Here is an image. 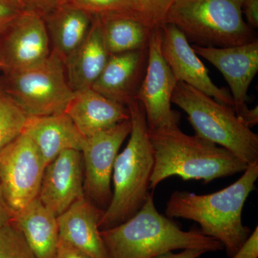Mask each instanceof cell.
<instances>
[{"label": "cell", "mask_w": 258, "mask_h": 258, "mask_svg": "<svg viewBox=\"0 0 258 258\" xmlns=\"http://www.w3.org/2000/svg\"><path fill=\"white\" fill-rule=\"evenodd\" d=\"M56 258H92L79 249L59 240Z\"/></svg>", "instance_id": "31"}, {"label": "cell", "mask_w": 258, "mask_h": 258, "mask_svg": "<svg viewBox=\"0 0 258 258\" xmlns=\"http://www.w3.org/2000/svg\"><path fill=\"white\" fill-rule=\"evenodd\" d=\"M64 113L84 138L130 118L128 107L102 96L92 88L75 92Z\"/></svg>", "instance_id": "17"}, {"label": "cell", "mask_w": 258, "mask_h": 258, "mask_svg": "<svg viewBox=\"0 0 258 258\" xmlns=\"http://www.w3.org/2000/svg\"><path fill=\"white\" fill-rule=\"evenodd\" d=\"M197 55L216 67L230 86L234 111L238 114L247 107V91L258 71V40L227 47L192 45Z\"/></svg>", "instance_id": "13"}, {"label": "cell", "mask_w": 258, "mask_h": 258, "mask_svg": "<svg viewBox=\"0 0 258 258\" xmlns=\"http://www.w3.org/2000/svg\"><path fill=\"white\" fill-rule=\"evenodd\" d=\"M23 132L35 144L46 166L64 151L81 152L86 139L66 113L29 116Z\"/></svg>", "instance_id": "18"}, {"label": "cell", "mask_w": 258, "mask_h": 258, "mask_svg": "<svg viewBox=\"0 0 258 258\" xmlns=\"http://www.w3.org/2000/svg\"><path fill=\"white\" fill-rule=\"evenodd\" d=\"M127 107L132 131L128 144L115 159L112 174L113 195L100 221V230L111 228L133 217L149 194L154 157L145 111L137 100Z\"/></svg>", "instance_id": "4"}, {"label": "cell", "mask_w": 258, "mask_h": 258, "mask_svg": "<svg viewBox=\"0 0 258 258\" xmlns=\"http://www.w3.org/2000/svg\"><path fill=\"white\" fill-rule=\"evenodd\" d=\"M102 33L110 55L149 47L156 25L137 17L109 15L100 18Z\"/></svg>", "instance_id": "22"}, {"label": "cell", "mask_w": 258, "mask_h": 258, "mask_svg": "<svg viewBox=\"0 0 258 258\" xmlns=\"http://www.w3.org/2000/svg\"><path fill=\"white\" fill-rule=\"evenodd\" d=\"M162 32L155 27L149 45L147 71L136 100L144 107L149 130L179 126V113L171 109L178 81L161 52Z\"/></svg>", "instance_id": "10"}, {"label": "cell", "mask_w": 258, "mask_h": 258, "mask_svg": "<svg viewBox=\"0 0 258 258\" xmlns=\"http://www.w3.org/2000/svg\"><path fill=\"white\" fill-rule=\"evenodd\" d=\"M161 28V52L177 81L233 109L232 95L225 88L217 87L212 82L208 70L199 58L184 33L169 23L164 24Z\"/></svg>", "instance_id": "12"}, {"label": "cell", "mask_w": 258, "mask_h": 258, "mask_svg": "<svg viewBox=\"0 0 258 258\" xmlns=\"http://www.w3.org/2000/svg\"><path fill=\"white\" fill-rule=\"evenodd\" d=\"M103 210L86 195L57 217L60 240L92 258H108L99 223Z\"/></svg>", "instance_id": "16"}, {"label": "cell", "mask_w": 258, "mask_h": 258, "mask_svg": "<svg viewBox=\"0 0 258 258\" xmlns=\"http://www.w3.org/2000/svg\"><path fill=\"white\" fill-rule=\"evenodd\" d=\"M156 26L165 23L166 15L177 0H136Z\"/></svg>", "instance_id": "26"}, {"label": "cell", "mask_w": 258, "mask_h": 258, "mask_svg": "<svg viewBox=\"0 0 258 258\" xmlns=\"http://www.w3.org/2000/svg\"><path fill=\"white\" fill-rule=\"evenodd\" d=\"M244 0H177L166 15L188 41L203 47H227L255 40L242 14ZM164 23V24H165Z\"/></svg>", "instance_id": "5"}, {"label": "cell", "mask_w": 258, "mask_h": 258, "mask_svg": "<svg viewBox=\"0 0 258 258\" xmlns=\"http://www.w3.org/2000/svg\"><path fill=\"white\" fill-rule=\"evenodd\" d=\"M11 222L22 232L35 258H56L60 240L57 216L38 198L13 214Z\"/></svg>", "instance_id": "20"}, {"label": "cell", "mask_w": 258, "mask_h": 258, "mask_svg": "<svg viewBox=\"0 0 258 258\" xmlns=\"http://www.w3.org/2000/svg\"><path fill=\"white\" fill-rule=\"evenodd\" d=\"M258 161L249 164L243 174L227 187L208 195L175 191L166 204V216L193 220L204 235L221 242L232 257L252 231L242 220L244 203L255 189Z\"/></svg>", "instance_id": "1"}, {"label": "cell", "mask_w": 258, "mask_h": 258, "mask_svg": "<svg viewBox=\"0 0 258 258\" xmlns=\"http://www.w3.org/2000/svg\"><path fill=\"white\" fill-rule=\"evenodd\" d=\"M154 164L149 189L173 176L184 180H213L244 172L248 164L225 148L173 128L149 130Z\"/></svg>", "instance_id": "3"}, {"label": "cell", "mask_w": 258, "mask_h": 258, "mask_svg": "<svg viewBox=\"0 0 258 258\" xmlns=\"http://www.w3.org/2000/svg\"><path fill=\"white\" fill-rule=\"evenodd\" d=\"M205 253L207 252L202 249H183L182 252L179 253H174L171 251L153 258H199Z\"/></svg>", "instance_id": "33"}, {"label": "cell", "mask_w": 258, "mask_h": 258, "mask_svg": "<svg viewBox=\"0 0 258 258\" xmlns=\"http://www.w3.org/2000/svg\"><path fill=\"white\" fill-rule=\"evenodd\" d=\"M258 257V227L252 231L243 245L231 258Z\"/></svg>", "instance_id": "29"}, {"label": "cell", "mask_w": 258, "mask_h": 258, "mask_svg": "<svg viewBox=\"0 0 258 258\" xmlns=\"http://www.w3.org/2000/svg\"><path fill=\"white\" fill-rule=\"evenodd\" d=\"M242 14L252 30L258 28V0H244Z\"/></svg>", "instance_id": "30"}, {"label": "cell", "mask_w": 258, "mask_h": 258, "mask_svg": "<svg viewBox=\"0 0 258 258\" xmlns=\"http://www.w3.org/2000/svg\"><path fill=\"white\" fill-rule=\"evenodd\" d=\"M101 235L108 258H153L176 249H199L206 252L224 249L221 242L199 230L184 231L157 211L149 192L133 217Z\"/></svg>", "instance_id": "2"}, {"label": "cell", "mask_w": 258, "mask_h": 258, "mask_svg": "<svg viewBox=\"0 0 258 258\" xmlns=\"http://www.w3.org/2000/svg\"><path fill=\"white\" fill-rule=\"evenodd\" d=\"M23 13H31L40 18L53 11L64 3V0H14Z\"/></svg>", "instance_id": "27"}, {"label": "cell", "mask_w": 258, "mask_h": 258, "mask_svg": "<svg viewBox=\"0 0 258 258\" xmlns=\"http://www.w3.org/2000/svg\"><path fill=\"white\" fill-rule=\"evenodd\" d=\"M0 258H35L23 234L12 222L0 225Z\"/></svg>", "instance_id": "25"}, {"label": "cell", "mask_w": 258, "mask_h": 258, "mask_svg": "<svg viewBox=\"0 0 258 258\" xmlns=\"http://www.w3.org/2000/svg\"><path fill=\"white\" fill-rule=\"evenodd\" d=\"M84 196L82 154L64 151L45 167L37 198L57 217Z\"/></svg>", "instance_id": "14"}, {"label": "cell", "mask_w": 258, "mask_h": 258, "mask_svg": "<svg viewBox=\"0 0 258 258\" xmlns=\"http://www.w3.org/2000/svg\"><path fill=\"white\" fill-rule=\"evenodd\" d=\"M23 13L14 0H0V34Z\"/></svg>", "instance_id": "28"}, {"label": "cell", "mask_w": 258, "mask_h": 258, "mask_svg": "<svg viewBox=\"0 0 258 258\" xmlns=\"http://www.w3.org/2000/svg\"><path fill=\"white\" fill-rule=\"evenodd\" d=\"M149 47L110 55L93 90L127 106L135 101L148 64Z\"/></svg>", "instance_id": "15"}, {"label": "cell", "mask_w": 258, "mask_h": 258, "mask_svg": "<svg viewBox=\"0 0 258 258\" xmlns=\"http://www.w3.org/2000/svg\"><path fill=\"white\" fill-rule=\"evenodd\" d=\"M30 115L0 87V152L23 133Z\"/></svg>", "instance_id": "23"}, {"label": "cell", "mask_w": 258, "mask_h": 258, "mask_svg": "<svg viewBox=\"0 0 258 258\" xmlns=\"http://www.w3.org/2000/svg\"><path fill=\"white\" fill-rule=\"evenodd\" d=\"M99 17H93L87 36L64 62L69 86L74 92L91 88L109 59Z\"/></svg>", "instance_id": "19"}, {"label": "cell", "mask_w": 258, "mask_h": 258, "mask_svg": "<svg viewBox=\"0 0 258 258\" xmlns=\"http://www.w3.org/2000/svg\"><path fill=\"white\" fill-rule=\"evenodd\" d=\"M13 218V213L10 211L0 186V225L10 223Z\"/></svg>", "instance_id": "34"}, {"label": "cell", "mask_w": 258, "mask_h": 258, "mask_svg": "<svg viewBox=\"0 0 258 258\" xmlns=\"http://www.w3.org/2000/svg\"><path fill=\"white\" fill-rule=\"evenodd\" d=\"M42 19L50 39L51 52L64 63L87 36L93 17L64 3Z\"/></svg>", "instance_id": "21"}, {"label": "cell", "mask_w": 258, "mask_h": 258, "mask_svg": "<svg viewBox=\"0 0 258 258\" xmlns=\"http://www.w3.org/2000/svg\"><path fill=\"white\" fill-rule=\"evenodd\" d=\"M236 115L242 124L251 129L258 123V107L250 109L247 106Z\"/></svg>", "instance_id": "32"}, {"label": "cell", "mask_w": 258, "mask_h": 258, "mask_svg": "<svg viewBox=\"0 0 258 258\" xmlns=\"http://www.w3.org/2000/svg\"><path fill=\"white\" fill-rule=\"evenodd\" d=\"M64 2L93 17L130 15L152 23L136 0H64Z\"/></svg>", "instance_id": "24"}, {"label": "cell", "mask_w": 258, "mask_h": 258, "mask_svg": "<svg viewBox=\"0 0 258 258\" xmlns=\"http://www.w3.org/2000/svg\"><path fill=\"white\" fill-rule=\"evenodd\" d=\"M50 52L45 22L36 15L23 13L0 34V68L5 73L35 66Z\"/></svg>", "instance_id": "11"}, {"label": "cell", "mask_w": 258, "mask_h": 258, "mask_svg": "<svg viewBox=\"0 0 258 258\" xmlns=\"http://www.w3.org/2000/svg\"><path fill=\"white\" fill-rule=\"evenodd\" d=\"M171 103L188 115L195 135L225 148L248 165L258 161V136L241 123L230 106L178 81Z\"/></svg>", "instance_id": "6"}, {"label": "cell", "mask_w": 258, "mask_h": 258, "mask_svg": "<svg viewBox=\"0 0 258 258\" xmlns=\"http://www.w3.org/2000/svg\"><path fill=\"white\" fill-rule=\"evenodd\" d=\"M5 74L2 87L30 116L64 113L74 98L64 62L53 52L35 66Z\"/></svg>", "instance_id": "7"}, {"label": "cell", "mask_w": 258, "mask_h": 258, "mask_svg": "<svg viewBox=\"0 0 258 258\" xmlns=\"http://www.w3.org/2000/svg\"><path fill=\"white\" fill-rule=\"evenodd\" d=\"M45 167L36 146L24 132L0 152V186L13 215L37 198Z\"/></svg>", "instance_id": "8"}, {"label": "cell", "mask_w": 258, "mask_h": 258, "mask_svg": "<svg viewBox=\"0 0 258 258\" xmlns=\"http://www.w3.org/2000/svg\"><path fill=\"white\" fill-rule=\"evenodd\" d=\"M132 131L130 118L85 139L82 154L84 192L105 211L111 201L112 174L120 147Z\"/></svg>", "instance_id": "9"}]
</instances>
